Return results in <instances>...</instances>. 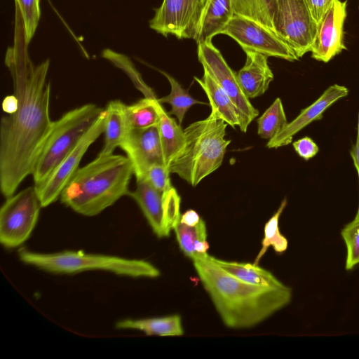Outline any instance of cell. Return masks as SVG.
Returning <instances> with one entry per match:
<instances>
[{
	"label": "cell",
	"instance_id": "obj_1",
	"mask_svg": "<svg viewBox=\"0 0 359 359\" xmlns=\"http://www.w3.org/2000/svg\"><path fill=\"white\" fill-rule=\"evenodd\" d=\"M6 64L18 100L16 111L2 116L0 123V188L6 198L32 175L53 121L46 83L49 60L34 66L26 54L12 50Z\"/></svg>",
	"mask_w": 359,
	"mask_h": 359
},
{
	"label": "cell",
	"instance_id": "obj_2",
	"mask_svg": "<svg viewBox=\"0 0 359 359\" xmlns=\"http://www.w3.org/2000/svg\"><path fill=\"white\" fill-rule=\"evenodd\" d=\"M208 254L192 259L193 266L223 323L248 329L287 306L292 289L268 287L243 282L218 266Z\"/></svg>",
	"mask_w": 359,
	"mask_h": 359
},
{
	"label": "cell",
	"instance_id": "obj_3",
	"mask_svg": "<svg viewBox=\"0 0 359 359\" xmlns=\"http://www.w3.org/2000/svg\"><path fill=\"white\" fill-rule=\"evenodd\" d=\"M133 174L127 156L97 155L73 175L61 192V202L82 215H97L128 195Z\"/></svg>",
	"mask_w": 359,
	"mask_h": 359
},
{
	"label": "cell",
	"instance_id": "obj_4",
	"mask_svg": "<svg viewBox=\"0 0 359 359\" xmlns=\"http://www.w3.org/2000/svg\"><path fill=\"white\" fill-rule=\"evenodd\" d=\"M227 124L210 115L191 123L184 130V144L168 166L170 173L177 174L192 187L222 163L231 140H226Z\"/></svg>",
	"mask_w": 359,
	"mask_h": 359
},
{
	"label": "cell",
	"instance_id": "obj_5",
	"mask_svg": "<svg viewBox=\"0 0 359 359\" xmlns=\"http://www.w3.org/2000/svg\"><path fill=\"white\" fill-rule=\"evenodd\" d=\"M19 259L26 264L54 273H75L92 270L109 271L133 278H155L161 275L151 263L136 259L67 250L39 253L21 248Z\"/></svg>",
	"mask_w": 359,
	"mask_h": 359
},
{
	"label": "cell",
	"instance_id": "obj_6",
	"mask_svg": "<svg viewBox=\"0 0 359 359\" xmlns=\"http://www.w3.org/2000/svg\"><path fill=\"white\" fill-rule=\"evenodd\" d=\"M103 110L95 104L88 103L68 111L53 121L32 175L35 187L41 186L48 178Z\"/></svg>",
	"mask_w": 359,
	"mask_h": 359
},
{
	"label": "cell",
	"instance_id": "obj_7",
	"mask_svg": "<svg viewBox=\"0 0 359 359\" xmlns=\"http://www.w3.org/2000/svg\"><path fill=\"white\" fill-rule=\"evenodd\" d=\"M272 29L299 58L311 51L317 24L304 0H276Z\"/></svg>",
	"mask_w": 359,
	"mask_h": 359
},
{
	"label": "cell",
	"instance_id": "obj_8",
	"mask_svg": "<svg viewBox=\"0 0 359 359\" xmlns=\"http://www.w3.org/2000/svg\"><path fill=\"white\" fill-rule=\"evenodd\" d=\"M41 208L34 186L6 198L0 210L1 243L13 248L25 243L36 226Z\"/></svg>",
	"mask_w": 359,
	"mask_h": 359
},
{
	"label": "cell",
	"instance_id": "obj_9",
	"mask_svg": "<svg viewBox=\"0 0 359 359\" xmlns=\"http://www.w3.org/2000/svg\"><path fill=\"white\" fill-rule=\"evenodd\" d=\"M209 0H163L149 27L165 36L196 41Z\"/></svg>",
	"mask_w": 359,
	"mask_h": 359
},
{
	"label": "cell",
	"instance_id": "obj_10",
	"mask_svg": "<svg viewBox=\"0 0 359 359\" xmlns=\"http://www.w3.org/2000/svg\"><path fill=\"white\" fill-rule=\"evenodd\" d=\"M198 58L203 70L209 73L231 99L238 111L240 130L245 133L250 123L259 115V111L243 93L236 73L228 65L212 40L198 44Z\"/></svg>",
	"mask_w": 359,
	"mask_h": 359
},
{
	"label": "cell",
	"instance_id": "obj_11",
	"mask_svg": "<svg viewBox=\"0 0 359 359\" xmlns=\"http://www.w3.org/2000/svg\"><path fill=\"white\" fill-rule=\"evenodd\" d=\"M221 34L235 40L245 52H257L288 61L299 59L272 29L245 17L234 15Z\"/></svg>",
	"mask_w": 359,
	"mask_h": 359
},
{
	"label": "cell",
	"instance_id": "obj_12",
	"mask_svg": "<svg viewBox=\"0 0 359 359\" xmlns=\"http://www.w3.org/2000/svg\"><path fill=\"white\" fill-rule=\"evenodd\" d=\"M106 117L104 109L89 130L48 178L41 186L35 187L41 207L48 206L60 196L62 191L79 169L80 162L89 147L104 133Z\"/></svg>",
	"mask_w": 359,
	"mask_h": 359
},
{
	"label": "cell",
	"instance_id": "obj_13",
	"mask_svg": "<svg viewBox=\"0 0 359 359\" xmlns=\"http://www.w3.org/2000/svg\"><path fill=\"white\" fill-rule=\"evenodd\" d=\"M120 147L130 161L137 179H142L154 164H165L157 126L131 128Z\"/></svg>",
	"mask_w": 359,
	"mask_h": 359
},
{
	"label": "cell",
	"instance_id": "obj_14",
	"mask_svg": "<svg viewBox=\"0 0 359 359\" xmlns=\"http://www.w3.org/2000/svg\"><path fill=\"white\" fill-rule=\"evenodd\" d=\"M347 1L336 0L317 24V32L311 52V57L327 62L346 48L344 43V24Z\"/></svg>",
	"mask_w": 359,
	"mask_h": 359
},
{
	"label": "cell",
	"instance_id": "obj_15",
	"mask_svg": "<svg viewBox=\"0 0 359 359\" xmlns=\"http://www.w3.org/2000/svg\"><path fill=\"white\" fill-rule=\"evenodd\" d=\"M348 90L343 86L334 84L324 93L311 105L303 109L300 114L274 137L266 144L269 149H276L292 142V137L302 129L313 121L320 120L323 112L338 100L346 97Z\"/></svg>",
	"mask_w": 359,
	"mask_h": 359
},
{
	"label": "cell",
	"instance_id": "obj_16",
	"mask_svg": "<svg viewBox=\"0 0 359 359\" xmlns=\"http://www.w3.org/2000/svg\"><path fill=\"white\" fill-rule=\"evenodd\" d=\"M244 66L236 73L238 83L248 99L263 95L273 79L267 56L253 51H246Z\"/></svg>",
	"mask_w": 359,
	"mask_h": 359
},
{
	"label": "cell",
	"instance_id": "obj_17",
	"mask_svg": "<svg viewBox=\"0 0 359 359\" xmlns=\"http://www.w3.org/2000/svg\"><path fill=\"white\" fill-rule=\"evenodd\" d=\"M206 94L211 107L210 116L224 121L227 125L235 128L240 125L238 111L230 97L212 79L208 72L203 70V77L194 76Z\"/></svg>",
	"mask_w": 359,
	"mask_h": 359
},
{
	"label": "cell",
	"instance_id": "obj_18",
	"mask_svg": "<svg viewBox=\"0 0 359 359\" xmlns=\"http://www.w3.org/2000/svg\"><path fill=\"white\" fill-rule=\"evenodd\" d=\"M128 196L136 201L155 235L158 238H163V194L154 189L146 180L137 179L135 191H130Z\"/></svg>",
	"mask_w": 359,
	"mask_h": 359
},
{
	"label": "cell",
	"instance_id": "obj_19",
	"mask_svg": "<svg viewBox=\"0 0 359 359\" xmlns=\"http://www.w3.org/2000/svg\"><path fill=\"white\" fill-rule=\"evenodd\" d=\"M105 111L104 144L98 154L100 156L112 154L115 149L120 147L130 129L126 114V104L120 100L110 101Z\"/></svg>",
	"mask_w": 359,
	"mask_h": 359
},
{
	"label": "cell",
	"instance_id": "obj_20",
	"mask_svg": "<svg viewBox=\"0 0 359 359\" xmlns=\"http://www.w3.org/2000/svg\"><path fill=\"white\" fill-rule=\"evenodd\" d=\"M115 327L121 330H139L148 336L174 337L184 334L182 318L179 314L142 319H124L118 321Z\"/></svg>",
	"mask_w": 359,
	"mask_h": 359
},
{
	"label": "cell",
	"instance_id": "obj_21",
	"mask_svg": "<svg viewBox=\"0 0 359 359\" xmlns=\"http://www.w3.org/2000/svg\"><path fill=\"white\" fill-rule=\"evenodd\" d=\"M210 257L215 264L226 272L247 283L268 287L285 286L270 271L259 265L253 263L226 261L211 255Z\"/></svg>",
	"mask_w": 359,
	"mask_h": 359
},
{
	"label": "cell",
	"instance_id": "obj_22",
	"mask_svg": "<svg viewBox=\"0 0 359 359\" xmlns=\"http://www.w3.org/2000/svg\"><path fill=\"white\" fill-rule=\"evenodd\" d=\"M156 107L159 116L157 127L164 163L168 168L171 161L180 151L184 144V132L180 124L177 123L175 118L170 116L158 100Z\"/></svg>",
	"mask_w": 359,
	"mask_h": 359
},
{
	"label": "cell",
	"instance_id": "obj_23",
	"mask_svg": "<svg viewBox=\"0 0 359 359\" xmlns=\"http://www.w3.org/2000/svg\"><path fill=\"white\" fill-rule=\"evenodd\" d=\"M233 15L231 0H209L196 39L197 44L212 40L215 35L221 34Z\"/></svg>",
	"mask_w": 359,
	"mask_h": 359
},
{
	"label": "cell",
	"instance_id": "obj_24",
	"mask_svg": "<svg viewBox=\"0 0 359 359\" xmlns=\"http://www.w3.org/2000/svg\"><path fill=\"white\" fill-rule=\"evenodd\" d=\"M287 205V199L284 198L277 211L266 222L264 228V238L262 248L255 259L253 264L258 265L262 257L270 247L277 253H283L288 247V241L280 231L279 219Z\"/></svg>",
	"mask_w": 359,
	"mask_h": 359
},
{
	"label": "cell",
	"instance_id": "obj_25",
	"mask_svg": "<svg viewBox=\"0 0 359 359\" xmlns=\"http://www.w3.org/2000/svg\"><path fill=\"white\" fill-rule=\"evenodd\" d=\"M161 72L167 78L170 85V93L169 95L157 100L161 104L167 103L170 105L171 110L168 112L169 115H175L179 124L182 123L184 116L188 110L197 104H205L190 95L188 90L183 88L182 86L172 76L161 71Z\"/></svg>",
	"mask_w": 359,
	"mask_h": 359
},
{
	"label": "cell",
	"instance_id": "obj_26",
	"mask_svg": "<svg viewBox=\"0 0 359 359\" xmlns=\"http://www.w3.org/2000/svg\"><path fill=\"white\" fill-rule=\"evenodd\" d=\"M231 1L234 15L250 18L272 29V15L276 0H231Z\"/></svg>",
	"mask_w": 359,
	"mask_h": 359
},
{
	"label": "cell",
	"instance_id": "obj_27",
	"mask_svg": "<svg viewBox=\"0 0 359 359\" xmlns=\"http://www.w3.org/2000/svg\"><path fill=\"white\" fill-rule=\"evenodd\" d=\"M158 99V98H157ZM157 99L144 97L126 105V114L130 128H146L157 126L159 116Z\"/></svg>",
	"mask_w": 359,
	"mask_h": 359
},
{
	"label": "cell",
	"instance_id": "obj_28",
	"mask_svg": "<svg viewBox=\"0 0 359 359\" xmlns=\"http://www.w3.org/2000/svg\"><path fill=\"white\" fill-rule=\"evenodd\" d=\"M287 123L282 101L277 97L257 119V133L260 137L269 140L278 135Z\"/></svg>",
	"mask_w": 359,
	"mask_h": 359
},
{
	"label": "cell",
	"instance_id": "obj_29",
	"mask_svg": "<svg viewBox=\"0 0 359 359\" xmlns=\"http://www.w3.org/2000/svg\"><path fill=\"white\" fill-rule=\"evenodd\" d=\"M102 57L124 72L135 87L143 94L144 97L157 99L154 91L144 82L140 73L126 55L110 49H105L102 53Z\"/></svg>",
	"mask_w": 359,
	"mask_h": 359
},
{
	"label": "cell",
	"instance_id": "obj_30",
	"mask_svg": "<svg viewBox=\"0 0 359 359\" xmlns=\"http://www.w3.org/2000/svg\"><path fill=\"white\" fill-rule=\"evenodd\" d=\"M174 231L180 250L186 257L193 259L196 256V244L200 241H207L205 222L201 218L200 222L193 226L180 222Z\"/></svg>",
	"mask_w": 359,
	"mask_h": 359
},
{
	"label": "cell",
	"instance_id": "obj_31",
	"mask_svg": "<svg viewBox=\"0 0 359 359\" xmlns=\"http://www.w3.org/2000/svg\"><path fill=\"white\" fill-rule=\"evenodd\" d=\"M163 235L168 237L172 230H174L180 220L181 198L177 190L172 187L163 193Z\"/></svg>",
	"mask_w": 359,
	"mask_h": 359
},
{
	"label": "cell",
	"instance_id": "obj_32",
	"mask_svg": "<svg viewBox=\"0 0 359 359\" xmlns=\"http://www.w3.org/2000/svg\"><path fill=\"white\" fill-rule=\"evenodd\" d=\"M341 236L346 247L345 269L353 270L359 264V219H353L346 224Z\"/></svg>",
	"mask_w": 359,
	"mask_h": 359
},
{
	"label": "cell",
	"instance_id": "obj_33",
	"mask_svg": "<svg viewBox=\"0 0 359 359\" xmlns=\"http://www.w3.org/2000/svg\"><path fill=\"white\" fill-rule=\"evenodd\" d=\"M20 11L25 44L27 45L34 35L40 16V0H15Z\"/></svg>",
	"mask_w": 359,
	"mask_h": 359
},
{
	"label": "cell",
	"instance_id": "obj_34",
	"mask_svg": "<svg viewBox=\"0 0 359 359\" xmlns=\"http://www.w3.org/2000/svg\"><path fill=\"white\" fill-rule=\"evenodd\" d=\"M170 174L169 169L165 165L157 163L148 168L142 179L146 180L154 189L163 194L172 187Z\"/></svg>",
	"mask_w": 359,
	"mask_h": 359
},
{
	"label": "cell",
	"instance_id": "obj_35",
	"mask_svg": "<svg viewBox=\"0 0 359 359\" xmlns=\"http://www.w3.org/2000/svg\"><path fill=\"white\" fill-rule=\"evenodd\" d=\"M296 153L306 161L315 156L319 151L316 142L309 137H302L292 143Z\"/></svg>",
	"mask_w": 359,
	"mask_h": 359
},
{
	"label": "cell",
	"instance_id": "obj_36",
	"mask_svg": "<svg viewBox=\"0 0 359 359\" xmlns=\"http://www.w3.org/2000/svg\"><path fill=\"white\" fill-rule=\"evenodd\" d=\"M312 18L318 24L336 0H304Z\"/></svg>",
	"mask_w": 359,
	"mask_h": 359
},
{
	"label": "cell",
	"instance_id": "obj_37",
	"mask_svg": "<svg viewBox=\"0 0 359 359\" xmlns=\"http://www.w3.org/2000/svg\"><path fill=\"white\" fill-rule=\"evenodd\" d=\"M351 156L352 157L353 164L357 170L358 180H359V113H358V130H357V137L356 142L354 146H353L351 151ZM355 219H359V205L355 217Z\"/></svg>",
	"mask_w": 359,
	"mask_h": 359
},
{
	"label": "cell",
	"instance_id": "obj_38",
	"mask_svg": "<svg viewBox=\"0 0 359 359\" xmlns=\"http://www.w3.org/2000/svg\"><path fill=\"white\" fill-rule=\"evenodd\" d=\"M198 212L194 210H187L181 215L180 222L187 226H193L196 225L201 220Z\"/></svg>",
	"mask_w": 359,
	"mask_h": 359
},
{
	"label": "cell",
	"instance_id": "obj_39",
	"mask_svg": "<svg viewBox=\"0 0 359 359\" xmlns=\"http://www.w3.org/2000/svg\"><path fill=\"white\" fill-rule=\"evenodd\" d=\"M18 107V100L13 94L4 97L2 102V108L7 114H11L16 111Z\"/></svg>",
	"mask_w": 359,
	"mask_h": 359
}]
</instances>
